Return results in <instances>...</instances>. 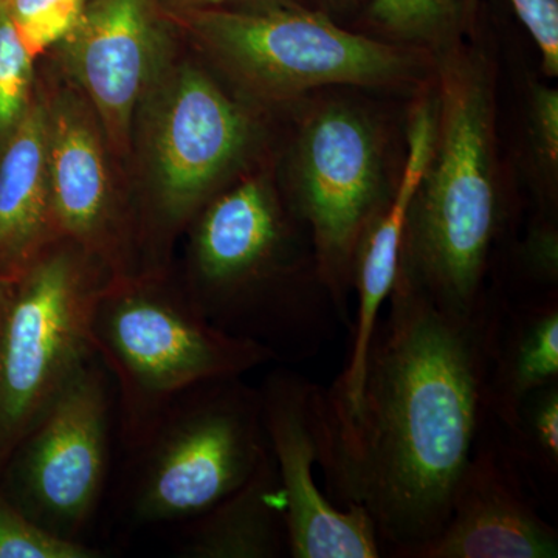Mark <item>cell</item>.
Here are the masks:
<instances>
[{"label": "cell", "instance_id": "cell-5", "mask_svg": "<svg viewBox=\"0 0 558 558\" xmlns=\"http://www.w3.org/2000/svg\"><path fill=\"white\" fill-rule=\"evenodd\" d=\"M190 27L238 80L278 100L326 86H407L422 73L418 49L344 31L295 3L191 10Z\"/></svg>", "mask_w": 558, "mask_h": 558}, {"label": "cell", "instance_id": "cell-9", "mask_svg": "<svg viewBox=\"0 0 558 558\" xmlns=\"http://www.w3.org/2000/svg\"><path fill=\"white\" fill-rule=\"evenodd\" d=\"M322 391V385L282 366L258 388L264 432L288 502L289 557H384L368 513L336 505L318 486Z\"/></svg>", "mask_w": 558, "mask_h": 558}, {"label": "cell", "instance_id": "cell-27", "mask_svg": "<svg viewBox=\"0 0 558 558\" xmlns=\"http://www.w3.org/2000/svg\"><path fill=\"white\" fill-rule=\"evenodd\" d=\"M247 3L248 9L245 10H259L269 9V7L288 5L290 0H222V3Z\"/></svg>", "mask_w": 558, "mask_h": 558}, {"label": "cell", "instance_id": "cell-26", "mask_svg": "<svg viewBox=\"0 0 558 558\" xmlns=\"http://www.w3.org/2000/svg\"><path fill=\"white\" fill-rule=\"evenodd\" d=\"M480 0H459L465 28L475 17ZM542 54V69L558 75V0H508Z\"/></svg>", "mask_w": 558, "mask_h": 558}, {"label": "cell", "instance_id": "cell-18", "mask_svg": "<svg viewBox=\"0 0 558 558\" xmlns=\"http://www.w3.org/2000/svg\"><path fill=\"white\" fill-rule=\"evenodd\" d=\"M558 380V292L508 303L488 368L487 414L508 427L523 400Z\"/></svg>", "mask_w": 558, "mask_h": 558}, {"label": "cell", "instance_id": "cell-23", "mask_svg": "<svg viewBox=\"0 0 558 558\" xmlns=\"http://www.w3.org/2000/svg\"><path fill=\"white\" fill-rule=\"evenodd\" d=\"M86 3L87 0H7L11 20L33 58L69 35Z\"/></svg>", "mask_w": 558, "mask_h": 558}, {"label": "cell", "instance_id": "cell-3", "mask_svg": "<svg viewBox=\"0 0 558 558\" xmlns=\"http://www.w3.org/2000/svg\"><path fill=\"white\" fill-rule=\"evenodd\" d=\"M117 279L95 301L90 341L116 381L131 451L191 388L277 362L269 349L211 325L186 292L154 278Z\"/></svg>", "mask_w": 558, "mask_h": 558}, {"label": "cell", "instance_id": "cell-21", "mask_svg": "<svg viewBox=\"0 0 558 558\" xmlns=\"http://www.w3.org/2000/svg\"><path fill=\"white\" fill-rule=\"evenodd\" d=\"M101 553L81 542L50 534L28 519L0 487V558H97Z\"/></svg>", "mask_w": 558, "mask_h": 558}, {"label": "cell", "instance_id": "cell-7", "mask_svg": "<svg viewBox=\"0 0 558 558\" xmlns=\"http://www.w3.org/2000/svg\"><path fill=\"white\" fill-rule=\"evenodd\" d=\"M391 193L373 119L348 102L314 110L296 145L292 213L310 231L319 275L347 328L355 252Z\"/></svg>", "mask_w": 558, "mask_h": 558}, {"label": "cell", "instance_id": "cell-13", "mask_svg": "<svg viewBox=\"0 0 558 558\" xmlns=\"http://www.w3.org/2000/svg\"><path fill=\"white\" fill-rule=\"evenodd\" d=\"M435 124V97L422 98L411 110L409 153L402 175L387 205L369 223L355 252L351 290L357 293V312L352 326L351 351L340 376L326 388L330 400L341 409H351L359 398L371 340L381 317V307L387 304L398 277L411 202L432 157Z\"/></svg>", "mask_w": 558, "mask_h": 558}, {"label": "cell", "instance_id": "cell-22", "mask_svg": "<svg viewBox=\"0 0 558 558\" xmlns=\"http://www.w3.org/2000/svg\"><path fill=\"white\" fill-rule=\"evenodd\" d=\"M32 64L7 0H0V135H10L31 105Z\"/></svg>", "mask_w": 558, "mask_h": 558}, {"label": "cell", "instance_id": "cell-29", "mask_svg": "<svg viewBox=\"0 0 558 558\" xmlns=\"http://www.w3.org/2000/svg\"><path fill=\"white\" fill-rule=\"evenodd\" d=\"M180 2L189 5L191 10L216 9L222 5V0H180Z\"/></svg>", "mask_w": 558, "mask_h": 558}, {"label": "cell", "instance_id": "cell-1", "mask_svg": "<svg viewBox=\"0 0 558 558\" xmlns=\"http://www.w3.org/2000/svg\"><path fill=\"white\" fill-rule=\"evenodd\" d=\"M354 405L319 400L323 490L368 513L388 557L439 534L487 418L488 368L505 300L472 314L442 310L398 270Z\"/></svg>", "mask_w": 558, "mask_h": 558}, {"label": "cell", "instance_id": "cell-20", "mask_svg": "<svg viewBox=\"0 0 558 558\" xmlns=\"http://www.w3.org/2000/svg\"><path fill=\"white\" fill-rule=\"evenodd\" d=\"M366 16L396 43L435 53L454 46L465 32L459 0H369Z\"/></svg>", "mask_w": 558, "mask_h": 558}, {"label": "cell", "instance_id": "cell-12", "mask_svg": "<svg viewBox=\"0 0 558 558\" xmlns=\"http://www.w3.org/2000/svg\"><path fill=\"white\" fill-rule=\"evenodd\" d=\"M62 43L110 140L126 142L157 46L153 0H87Z\"/></svg>", "mask_w": 558, "mask_h": 558}, {"label": "cell", "instance_id": "cell-28", "mask_svg": "<svg viewBox=\"0 0 558 558\" xmlns=\"http://www.w3.org/2000/svg\"><path fill=\"white\" fill-rule=\"evenodd\" d=\"M328 9L343 11L351 10L354 7H359L360 3L365 2V0H322Z\"/></svg>", "mask_w": 558, "mask_h": 558}, {"label": "cell", "instance_id": "cell-6", "mask_svg": "<svg viewBox=\"0 0 558 558\" xmlns=\"http://www.w3.org/2000/svg\"><path fill=\"white\" fill-rule=\"evenodd\" d=\"M0 281V470L95 351L90 318L105 286L86 256L50 247Z\"/></svg>", "mask_w": 558, "mask_h": 558}, {"label": "cell", "instance_id": "cell-15", "mask_svg": "<svg viewBox=\"0 0 558 558\" xmlns=\"http://www.w3.org/2000/svg\"><path fill=\"white\" fill-rule=\"evenodd\" d=\"M47 168L58 236L102 255L116 252L119 219L100 142L86 117L65 102L47 113Z\"/></svg>", "mask_w": 558, "mask_h": 558}, {"label": "cell", "instance_id": "cell-24", "mask_svg": "<svg viewBox=\"0 0 558 558\" xmlns=\"http://www.w3.org/2000/svg\"><path fill=\"white\" fill-rule=\"evenodd\" d=\"M517 267L535 296L558 292V227L556 216L546 211L529 226L515 250Z\"/></svg>", "mask_w": 558, "mask_h": 558}, {"label": "cell", "instance_id": "cell-8", "mask_svg": "<svg viewBox=\"0 0 558 558\" xmlns=\"http://www.w3.org/2000/svg\"><path fill=\"white\" fill-rule=\"evenodd\" d=\"M110 421V376L95 354L11 451L0 487L44 531L80 542L108 478Z\"/></svg>", "mask_w": 558, "mask_h": 558}, {"label": "cell", "instance_id": "cell-31", "mask_svg": "<svg viewBox=\"0 0 558 558\" xmlns=\"http://www.w3.org/2000/svg\"><path fill=\"white\" fill-rule=\"evenodd\" d=\"M3 279H5V278H3Z\"/></svg>", "mask_w": 558, "mask_h": 558}, {"label": "cell", "instance_id": "cell-10", "mask_svg": "<svg viewBox=\"0 0 558 558\" xmlns=\"http://www.w3.org/2000/svg\"><path fill=\"white\" fill-rule=\"evenodd\" d=\"M253 140L247 113L196 69L180 72L154 135L156 220L172 233L211 197Z\"/></svg>", "mask_w": 558, "mask_h": 558}, {"label": "cell", "instance_id": "cell-4", "mask_svg": "<svg viewBox=\"0 0 558 558\" xmlns=\"http://www.w3.org/2000/svg\"><path fill=\"white\" fill-rule=\"evenodd\" d=\"M138 524L189 523L253 475L269 453L258 388L227 377L191 388L131 451Z\"/></svg>", "mask_w": 558, "mask_h": 558}, {"label": "cell", "instance_id": "cell-19", "mask_svg": "<svg viewBox=\"0 0 558 558\" xmlns=\"http://www.w3.org/2000/svg\"><path fill=\"white\" fill-rule=\"evenodd\" d=\"M502 442L526 484L556 488L558 481V380L529 395Z\"/></svg>", "mask_w": 558, "mask_h": 558}, {"label": "cell", "instance_id": "cell-2", "mask_svg": "<svg viewBox=\"0 0 558 558\" xmlns=\"http://www.w3.org/2000/svg\"><path fill=\"white\" fill-rule=\"evenodd\" d=\"M435 140L403 231L399 269L442 310L486 300L492 252L505 230L497 100L490 62L459 40L438 53Z\"/></svg>", "mask_w": 558, "mask_h": 558}, {"label": "cell", "instance_id": "cell-30", "mask_svg": "<svg viewBox=\"0 0 558 558\" xmlns=\"http://www.w3.org/2000/svg\"><path fill=\"white\" fill-rule=\"evenodd\" d=\"M9 277H13V275H3V274H0V279L9 278Z\"/></svg>", "mask_w": 558, "mask_h": 558}, {"label": "cell", "instance_id": "cell-17", "mask_svg": "<svg viewBox=\"0 0 558 558\" xmlns=\"http://www.w3.org/2000/svg\"><path fill=\"white\" fill-rule=\"evenodd\" d=\"M288 502L271 458L247 481L197 519L180 543L185 558H279L289 556Z\"/></svg>", "mask_w": 558, "mask_h": 558}, {"label": "cell", "instance_id": "cell-25", "mask_svg": "<svg viewBox=\"0 0 558 558\" xmlns=\"http://www.w3.org/2000/svg\"><path fill=\"white\" fill-rule=\"evenodd\" d=\"M527 135L534 159L550 196L556 193L558 172V90L535 84L529 95Z\"/></svg>", "mask_w": 558, "mask_h": 558}, {"label": "cell", "instance_id": "cell-14", "mask_svg": "<svg viewBox=\"0 0 558 558\" xmlns=\"http://www.w3.org/2000/svg\"><path fill=\"white\" fill-rule=\"evenodd\" d=\"M304 230L293 213L282 209L266 180H244L209 202L197 219L186 295L199 307Z\"/></svg>", "mask_w": 558, "mask_h": 558}, {"label": "cell", "instance_id": "cell-11", "mask_svg": "<svg viewBox=\"0 0 558 558\" xmlns=\"http://www.w3.org/2000/svg\"><path fill=\"white\" fill-rule=\"evenodd\" d=\"M558 532L532 501L497 422H486L454 487L449 519L410 558H556Z\"/></svg>", "mask_w": 558, "mask_h": 558}, {"label": "cell", "instance_id": "cell-16", "mask_svg": "<svg viewBox=\"0 0 558 558\" xmlns=\"http://www.w3.org/2000/svg\"><path fill=\"white\" fill-rule=\"evenodd\" d=\"M47 168V112L28 105L0 157V274H20L57 241Z\"/></svg>", "mask_w": 558, "mask_h": 558}]
</instances>
